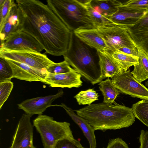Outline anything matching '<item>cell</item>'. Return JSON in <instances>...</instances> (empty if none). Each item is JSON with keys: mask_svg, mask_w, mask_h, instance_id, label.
I'll return each instance as SVG.
<instances>
[{"mask_svg": "<svg viewBox=\"0 0 148 148\" xmlns=\"http://www.w3.org/2000/svg\"><path fill=\"white\" fill-rule=\"evenodd\" d=\"M6 59L12 70V78L29 82L39 81L45 83L47 73L46 70H39L23 63Z\"/></svg>", "mask_w": 148, "mask_h": 148, "instance_id": "13", "label": "cell"}, {"mask_svg": "<svg viewBox=\"0 0 148 148\" xmlns=\"http://www.w3.org/2000/svg\"><path fill=\"white\" fill-rule=\"evenodd\" d=\"M98 94L93 89L82 90L74 97L79 105H90L94 102L99 100Z\"/></svg>", "mask_w": 148, "mask_h": 148, "instance_id": "26", "label": "cell"}, {"mask_svg": "<svg viewBox=\"0 0 148 148\" xmlns=\"http://www.w3.org/2000/svg\"><path fill=\"white\" fill-rule=\"evenodd\" d=\"M47 73L60 74L77 71L72 68L65 60L58 63H54L49 65L46 69Z\"/></svg>", "mask_w": 148, "mask_h": 148, "instance_id": "28", "label": "cell"}, {"mask_svg": "<svg viewBox=\"0 0 148 148\" xmlns=\"http://www.w3.org/2000/svg\"><path fill=\"white\" fill-rule=\"evenodd\" d=\"M82 76L77 71L60 74L47 73L45 78V84L51 87L78 88L82 85Z\"/></svg>", "mask_w": 148, "mask_h": 148, "instance_id": "14", "label": "cell"}, {"mask_svg": "<svg viewBox=\"0 0 148 148\" xmlns=\"http://www.w3.org/2000/svg\"><path fill=\"white\" fill-rule=\"evenodd\" d=\"M99 85V90L103 97V102L105 103L112 104L118 95L121 93L114 86L110 78L101 81Z\"/></svg>", "mask_w": 148, "mask_h": 148, "instance_id": "22", "label": "cell"}, {"mask_svg": "<svg viewBox=\"0 0 148 148\" xmlns=\"http://www.w3.org/2000/svg\"><path fill=\"white\" fill-rule=\"evenodd\" d=\"M98 32L103 38L111 51H117L126 47L137 49L126 27L115 24L96 27Z\"/></svg>", "mask_w": 148, "mask_h": 148, "instance_id": "6", "label": "cell"}, {"mask_svg": "<svg viewBox=\"0 0 148 148\" xmlns=\"http://www.w3.org/2000/svg\"><path fill=\"white\" fill-rule=\"evenodd\" d=\"M148 11V9H140L129 7L123 3L118 7L113 15L105 16L115 24L125 27L136 24Z\"/></svg>", "mask_w": 148, "mask_h": 148, "instance_id": "11", "label": "cell"}, {"mask_svg": "<svg viewBox=\"0 0 148 148\" xmlns=\"http://www.w3.org/2000/svg\"><path fill=\"white\" fill-rule=\"evenodd\" d=\"M91 0L85 5L86 8L89 15L94 23L96 28L97 26L108 25L115 24L110 19L102 15L91 5Z\"/></svg>", "mask_w": 148, "mask_h": 148, "instance_id": "25", "label": "cell"}, {"mask_svg": "<svg viewBox=\"0 0 148 148\" xmlns=\"http://www.w3.org/2000/svg\"><path fill=\"white\" fill-rule=\"evenodd\" d=\"M122 3L116 0H91V5L105 16H111L116 13L118 7Z\"/></svg>", "mask_w": 148, "mask_h": 148, "instance_id": "21", "label": "cell"}, {"mask_svg": "<svg viewBox=\"0 0 148 148\" xmlns=\"http://www.w3.org/2000/svg\"><path fill=\"white\" fill-rule=\"evenodd\" d=\"M132 108L135 117L148 127V99L133 104Z\"/></svg>", "mask_w": 148, "mask_h": 148, "instance_id": "23", "label": "cell"}, {"mask_svg": "<svg viewBox=\"0 0 148 148\" xmlns=\"http://www.w3.org/2000/svg\"><path fill=\"white\" fill-rule=\"evenodd\" d=\"M103 79L106 78L112 79L124 72L118 63L108 51H97Z\"/></svg>", "mask_w": 148, "mask_h": 148, "instance_id": "17", "label": "cell"}, {"mask_svg": "<svg viewBox=\"0 0 148 148\" xmlns=\"http://www.w3.org/2000/svg\"><path fill=\"white\" fill-rule=\"evenodd\" d=\"M64 92L60 90L56 94L28 99L18 104V108L30 115L42 114L48 108L51 107L52 103L62 96Z\"/></svg>", "mask_w": 148, "mask_h": 148, "instance_id": "12", "label": "cell"}, {"mask_svg": "<svg viewBox=\"0 0 148 148\" xmlns=\"http://www.w3.org/2000/svg\"><path fill=\"white\" fill-rule=\"evenodd\" d=\"M74 34L86 45L97 51H111L96 28L81 29L73 31Z\"/></svg>", "mask_w": 148, "mask_h": 148, "instance_id": "16", "label": "cell"}, {"mask_svg": "<svg viewBox=\"0 0 148 148\" xmlns=\"http://www.w3.org/2000/svg\"><path fill=\"white\" fill-rule=\"evenodd\" d=\"M14 86L11 81L0 83V109L7 100Z\"/></svg>", "mask_w": 148, "mask_h": 148, "instance_id": "31", "label": "cell"}, {"mask_svg": "<svg viewBox=\"0 0 148 148\" xmlns=\"http://www.w3.org/2000/svg\"><path fill=\"white\" fill-rule=\"evenodd\" d=\"M47 2L71 31L81 29L96 28L86 8L77 0H47Z\"/></svg>", "mask_w": 148, "mask_h": 148, "instance_id": "4", "label": "cell"}, {"mask_svg": "<svg viewBox=\"0 0 148 148\" xmlns=\"http://www.w3.org/2000/svg\"><path fill=\"white\" fill-rule=\"evenodd\" d=\"M12 75V69L7 60L0 57V83L11 81Z\"/></svg>", "mask_w": 148, "mask_h": 148, "instance_id": "30", "label": "cell"}, {"mask_svg": "<svg viewBox=\"0 0 148 148\" xmlns=\"http://www.w3.org/2000/svg\"><path fill=\"white\" fill-rule=\"evenodd\" d=\"M116 51L131 56L138 57V52L137 49H133L123 47L120 48Z\"/></svg>", "mask_w": 148, "mask_h": 148, "instance_id": "35", "label": "cell"}, {"mask_svg": "<svg viewBox=\"0 0 148 148\" xmlns=\"http://www.w3.org/2000/svg\"><path fill=\"white\" fill-rule=\"evenodd\" d=\"M33 125L40 134L44 148H53L59 140L73 137L69 123L57 121L46 115H38L33 120Z\"/></svg>", "mask_w": 148, "mask_h": 148, "instance_id": "5", "label": "cell"}, {"mask_svg": "<svg viewBox=\"0 0 148 148\" xmlns=\"http://www.w3.org/2000/svg\"><path fill=\"white\" fill-rule=\"evenodd\" d=\"M64 60L91 84L103 80L97 51L84 43L72 32Z\"/></svg>", "mask_w": 148, "mask_h": 148, "instance_id": "3", "label": "cell"}, {"mask_svg": "<svg viewBox=\"0 0 148 148\" xmlns=\"http://www.w3.org/2000/svg\"><path fill=\"white\" fill-rule=\"evenodd\" d=\"M21 28L39 42L45 52L63 56L69 47L71 31L47 4L38 0H16Z\"/></svg>", "mask_w": 148, "mask_h": 148, "instance_id": "1", "label": "cell"}, {"mask_svg": "<svg viewBox=\"0 0 148 148\" xmlns=\"http://www.w3.org/2000/svg\"><path fill=\"white\" fill-rule=\"evenodd\" d=\"M43 50L36 39L22 29L10 35L0 45V50L41 53Z\"/></svg>", "mask_w": 148, "mask_h": 148, "instance_id": "7", "label": "cell"}, {"mask_svg": "<svg viewBox=\"0 0 148 148\" xmlns=\"http://www.w3.org/2000/svg\"><path fill=\"white\" fill-rule=\"evenodd\" d=\"M16 5L13 0H0V30L3 26L12 8Z\"/></svg>", "mask_w": 148, "mask_h": 148, "instance_id": "27", "label": "cell"}, {"mask_svg": "<svg viewBox=\"0 0 148 148\" xmlns=\"http://www.w3.org/2000/svg\"><path fill=\"white\" fill-rule=\"evenodd\" d=\"M0 57L24 63L40 70H46L48 66L54 63L45 54L32 51L0 50Z\"/></svg>", "mask_w": 148, "mask_h": 148, "instance_id": "9", "label": "cell"}, {"mask_svg": "<svg viewBox=\"0 0 148 148\" xmlns=\"http://www.w3.org/2000/svg\"><path fill=\"white\" fill-rule=\"evenodd\" d=\"M112 80L121 93L134 98L148 99V88L134 77L130 70L119 74Z\"/></svg>", "mask_w": 148, "mask_h": 148, "instance_id": "8", "label": "cell"}, {"mask_svg": "<svg viewBox=\"0 0 148 148\" xmlns=\"http://www.w3.org/2000/svg\"><path fill=\"white\" fill-rule=\"evenodd\" d=\"M126 27L137 49L148 55V11L136 24Z\"/></svg>", "mask_w": 148, "mask_h": 148, "instance_id": "15", "label": "cell"}, {"mask_svg": "<svg viewBox=\"0 0 148 148\" xmlns=\"http://www.w3.org/2000/svg\"><path fill=\"white\" fill-rule=\"evenodd\" d=\"M112 57L118 63L124 72L132 66L138 64V58L127 55L117 51L109 52Z\"/></svg>", "mask_w": 148, "mask_h": 148, "instance_id": "24", "label": "cell"}, {"mask_svg": "<svg viewBox=\"0 0 148 148\" xmlns=\"http://www.w3.org/2000/svg\"><path fill=\"white\" fill-rule=\"evenodd\" d=\"M106 148H129L127 144L121 138H117L110 139Z\"/></svg>", "mask_w": 148, "mask_h": 148, "instance_id": "33", "label": "cell"}, {"mask_svg": "<svg viewBox=\"0 0 148 148\" xmlns=\"http://www.w3.org/2000/svg\"><path fill=\"white\" fill-rule=\"evenodd\" d=\"M53 148H87L82 145L80 142L73 137L68 136L59 140L56 142Z\"/></svg>", "mask_w": 148, "mask_h": 148, "instance_id": "29", "label": "cell"}, {"mask_svg": "<svg viewBox=\"0 0 148 148\" xmlns=\"http://www.w3.org/2000/svg\"><path fill=\"white\" fill-rule=\"evenodd\" d=\"M74 111L95 130L104 132L128 127L135 121L132 108L116 103L92 104Z\"/></svg>", "mask_w": 148, "mask_h": 148, "instance_id": "2", "label": "cell"}, {"mask_svg": "<svg viewBox=\"0 0 148 148\" xmlns=\"http://www.w3.org/2000/svg\"><path fill=\"white\" fill-rule=\"evenodd\" d=\"M21 29L19 10L16 5L12 9L2 28L0 30L1 43L10 35Z\"/></svg>", "mask_w": 148, "mask_h": 148, "instance_id": "19", "label": "cell"}, {"mask_svg": "<svg viewBox=\"0 0 148 148\" xmlns=\"http://www.w3.org/2000/svg\"><path fill=\"white\" fill-rule=\"evenodd\" d=\"M137 49L138 64L134 66V69L131 73L134 77L141 83L148 79V55L143 50Z\"/></svg>", "mask_w": 148, "mask_h": 148, "instance_id": "20", "label": "cell"}, {"mask_svg": "<svg viewBox=\"0 0 148 148\" xmlns=\"http://www.w3.org/2000/svg\"><path fill=\"white\" fill-rule=\"evenodd\" d=\"M139 148H148V131L141 130L138 137Z\"/></svg>", "mask_w": 148, "mask_h": 148, "instance_id": "34", "label": "cell"}, {"mask_svg": "<svg viewBox=\"0 0 148 148\" xmlns=\"http://www.w3.org/2000/svg\"><path fill=\"white\" fill-rule=\"evenodd\" d=\"M52 106H59L62 108L73 120L82 130L84 135L88 140L89 148H96L97 142L94 128L85 119L75 113L74 110L62 103L60 105H52Z\"/></svg>", "mask_w": 148, "mask_h": 148, "instance_id": "18", "label": "cell"}, {"mask_svg": "<svg viewBox=\"0 0 148 148\" xmlns=\"http://www.w3.org/2000/svg\"><path fill=\"white\" fill-rule=\"evenodd\" d=\"M32 116L25 113L23 114L10 148H36L33 142V126L30 119Z\"/></svg>", "mask_w": 148, "mask_h": 148, "instance_id": "10", "label": "cell"}, {"mask_svg": "<svg viewBox=\"0 0 148 148\" xmlns=\"http://www.w3.org/2000/svg\"><path fill=\"white\" fill-rule=\"evenodd\" d=\"M126 6L140 9H148V0H130L123 3Z\"/></svg>", "mask_w": 148, "mask_h": 148, "instance_id": "32", "label": "cell"}, {"mask_svg": "<svg viewBox=\"0 0 148 148\" xmlns=\"http://www.w3.org/2000/svg\"><path fill=\"white\" fill-rule=\"evenodd\" d=\"M145 84L146 86L148 87V80L145 82Z\"/></svg>", "mask_w": 148, "mask_h": 148, "instance_id": "36", "label": "cell"}]
</instances>
